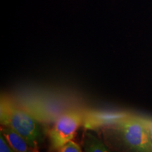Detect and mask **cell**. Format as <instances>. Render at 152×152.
Segmentation results:
<instances>
[{"label":"cell","instance_id":"cell-7","mask_svg":"<svg viewBox=\"0 0 152 152\" xmlns=\"http://www.w3.org/2000/svg\"><path fill=\"white\" fill-rule=\"evenodd\" d=\"M57 152H84L80 146L74 141H72L66 143L65 145L59 148L56 151Z\"/></svg>","mask_w":152,"mask_h":152},{"label":"cell","instance_id":"cell-8","mask_svg":"<svg viewBox=\"0 0 152 152\" xmlns=\"http://www.w3.org/2000/svg\"><path fill=\"white\" fill-rule=\"evenodd\" d=\"M138 117L141 120L142 122L145 125V126L147 127L152 141V118L147 116H140V115H138Z\"/></svg>","mask_w":152,"mask_h":152},{"label":"cell","instance_id":"cell-9","mask_svg":"<svg viewBox=\"0 0 152 152\" xmlns=\"http://www.w3.org/2000/svg\"><path fill=\"white\" fill-rule=\"evenodd\" d=\"M0 152H14L1 134H0Z\"/></svg>","mask_w":152,"mask_h":152},{"label":"cell","instance_id":"cell-3","mask_svg":"<svg viewBox=\"0 0 152 152\" xmlns=\"http://www.w3.org/2000/svg\"><path fill=\"white\" fill-rule=\"evenodd\" d=\"M83 122V111L70 110L57 118L49 131L50 148L57 151L66 143L72 141L76 132Z\"/></svg>","mask_w":152,"mask_h":152},{"label":"cell","instance_id":"cell-4","mask_svg":"<svg viewBox=\"0 0 152 152\" xmlns=\"http://www.w3.org/2000/svg\"><path fill=\"white\" fill-rule=\"evenodd\" d=\"M130 113L118 111H99L90 110L83 111V126L88 130L111 127L125 118Z\"/></svg>","mask_w":152,"mask_h":152},{"label":"cell","instance_id":"cell-5","mask_svg":"<svg viewBox=\"0 0 152 152\" xmlns=\"http://www.w3.org/2000/svg\"><path fill=\"white\" fill-rule=\"evenodd\" d=\"M0 134L3 135L14 152H29L30 147L26 140L18 132L7 126H1Z\"/></svg>","mask_w":152,"mask_h":152},{"label":"cell","instance_id":"cell-10","mask_svg":"<svg viewBox=\"0 0 152 152\" xmlns=\"http://www.w3.org/2000/svg\"><path fill=\"white\" fill-rule=\"evenodd\" d=\"M29 152H40V151H39V149H38V148L37 147H35V148L31 147L30 148Z\"/></svg>","mask_w":152,"mask_h":152},{"label":"cell","instance_id":"cell-2","mask_svg":"<svg viewBox=\"0 0 152 152\" xmlns=\"http://www.w3.org/2000/svg\"><path fill=\"white\" fill-rule=\"evenodd\" d=\"M111 128L130 152H152V141L147 127L138 115L130 114Z\"/></svg>","mask_w":152,"mask_h":152},{"label":"cell","instance_id":"cell-1","mask_svg":"<svg viewBox=\"0 0 152 152\" xmlns=\"http://www.w3.org/2000/svg\"><path fill=\"white\" fill-rule=\"evenodd\" d=\"M1 125L7 126L20 134L30 147L38 148L43 140L40 125L33 115L12 101L2 96L0 106Z\"/></svg>","mask_w":152,"mask_h":152},{"label":"cell","instance_id":"cell-6","mask_svg":"<svg viewBox=\"0 0 152 152\" xmlns=\"http://www.w3.org/2000/svg\"><path fill=\"white\" fill-rule=\"evenodd\" d=\"M83 147L84 152H112L102 140L90 132H85Z\"/></svg>","mask_w":152,"mask_h":152}]
</instances>
